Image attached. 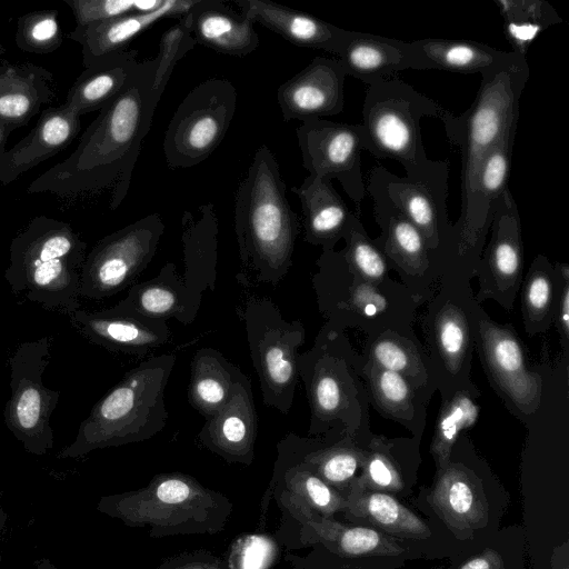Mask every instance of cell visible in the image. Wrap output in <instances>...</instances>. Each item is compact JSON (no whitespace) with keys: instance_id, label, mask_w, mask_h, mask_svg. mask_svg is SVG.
Listing matches in <instances>:
<instances>
[{"instance_id":"cell-43","label":"cell","mask_w":569,"mask_h":569,"mask_svg":"<svg viewBox=\"0 0 569 569\" xmlns=\"http://www.w3.org/2000/svg\"><path fill=\"white\" fill-rule=\"evenodd\" d=\"M380 387L385 397L393 402L402 401L408 393L405 380L396 371L386 370L380 377Z\"/></svg>"},{"instance_id":"cell-6","label":"cell","mask_w":569,"mask_h":569,"mask_svg":"<svg viewBox=\"0 0 569 569\" xmlns=\"http://www.w3.org/2000/svg\"><path fill=\"white\" fill-rule=\"evenodd\" d=\"M233 506L221 492L181 472L156 475L140 489L103 496L97 510L151 538L214 535L228 523Z\"/></svg>"},{"instance_id":"cell-33","label":"cell","mask_w":569,"mask_h":569,"mask_svg":"<svg viewBox=\"0 0 569 569\" xmlns=\"http://www.w3.org/2000/svg\"><path fill=\"white\" fill-rule=\"evenodd\" d=\"M166 2L167 0H64L76 20V28L68 38L74 41L93 24L124 14L153 12Z\"/></svg>"},{"instance_id":"cell-14","label":"cell","mask_w":569,"mask_h":569,"mask_svg":"<svg viewBox=\"0 0 569 569\" xmlns=\"http://www.w3.org/2000/svg\"><path fill=\"white\" fill-rule=\"evenodd\" d=\"M71 326L87 340L111 352L142 357L171 338L168 322L113 306L99 311L79 309Z\"/></svg>"},{"instance_id":"cell-44","label":"cell","mask_w":569,"mask_h":569,"mask_svg":"<svg viewBox=\"0 0 569 569\" xmlns=\"http://www.w3.org/2000/svg\"><path fill=\"white\" fill-rule=\"evenodd\" d=\"M440 340L447 353L457 355L463 345V330L458 322L447 320L441 326Z\"/></svg>"},{"instance_id":"cell-24","label":"cell","mask_w":569,"mask_h":569,"mask_svg":"<svg viewBox=\"0 0 569 569\" xmlns=\"http://www.w3.org/2000/svg\"><path fill=\"white\" fill-rule=\"evenodd\" d=\"M198 0H167L160 9L149 13H130L87 28L74 41L81 44L84 68L111 54L124 51L137 36L153 23L187 14Z\"/></svg>"},{"instance_id":"cell-39","label":"cell","mask_w":569,"mask_h":569,"mask_svg":"<svg viewBox=\"0 0 569 569\" xmlns=\"http://www.w3.org/2000/svg\"><path fill=\"white\" fill-rule=\"evenodd\" d=\"M362 487L381 492H398L402 488V481L395 469L383 456H372L361 478L356 479Z\"/></svg>"},{"instance_id":"cell-20","label":"cell","mask_w":569,"mask_h":569,"mask_svg":"<svg viewBox=\"0 0 569 569\" xmlns=\"http://www.w3.org/2000/svg\"><path fill=\"white\" fill-rule=\"evenodd\" d=\"M336 56L347 76L369 86L408 69L418 70L411 42L367 32L347 30Z\"/></svg>"},{"instance_id":"cell-34","label":"cell","mask_w":569,"mask_h":569,"mask_svg":"<svg viewBox=\"0 0 569 569\" xmlns=\"http://www.w3.org/2000/svg\"><path fill=\"white\" fill-rule=\"evenodd\" d=\"M299 458L327 485L342 493L348 490L359 468V456L342 448L327 451H307L301 439L291 433ZM343 495V493H342Z\"/></svg>"},{"instance_id":"cell-12","label":"cell","mask_w":569,"mask_h":569,"mask_svg":"<svg viewBox=\"0 0 569 569\" xmlns=\"http://www.w3.org/2000/svg\"><path fill=\"white\" fill-rule=\"evenodd\" d=\"M296 133L302 166L309 174L337 179L347 196L360 206L367 194L361 172V153L366 150L361 123L311 119L303 121Z\"/></svg>"},{"instance_id":"cell-13","label":"cell","mask_w":569,"mask_h":569,"mask_svg":"<svg viewBox=\"0 0 569 569\" xmlns=\"http://www.w3.org/2000/svg\"><path fill=\"white\" fill-rule=\"evenodd\" d=\"M448 176L447 160L430 159L405 177L376 166L367 182L377 187L430 242L451 228L447 213Z\"/></svg>"},{"instance_id":"cell-32","label":"cell","mask_w":569,"mask_h":569,"mask_svg":"<svg viewBox=\"0 0 569 569\" xmlns=\"http://www.w3.org/2000/svg\"><path fill=\"white\" fill-rule=\"evenodd\" d=\"M503 21V33L512 52L527 56L529 47L546 29L562 21L543 0H493Z\"/></svg>"},{"instance_id":"cell-23","label":"cell","mask_w":569,"mask_h":569,"mask_svg":"<svg viewBox=\"0 0 569 569\" xmlns=\"http://www.w3.org/2000/svg\"><path fill=\"white\" fill-rule=\"evenodd\" d=\"M186 19L196 42L216 52L243 57L259 46L254 23L222 0H198Z\"/></svg>"},{"instance_id":"cell-5","label":"cell","mask_w":569,"mask_h":569,"mask_svg":"<svg viewBox=\"0 0 569 569\" xmlns=\"http://www.w3.org/2000/svg\"><path fill=\"white\" fill-rule=\"evenodd\" d=\"M86 250L70 223L38 216L12 239L4 278L16 296L70 317L80 309Z\"/></svg>"},{"instance_id":"cell-8","label":"cell","mask_w":569,"mask_h":569,"mask_svg":"<svg viewBox=\"0 0 569 569\" xmlns=\"http://www.w3.org/2000/svg\"><path fill=\"white\" fill-rule=\"evenodd\" d=\"M242 318L249 352L267 407L288 415L299 379V348L305 342L300 321H287L268 297L247 300Z\"/></svg>"},{"instance_id":"cell-4","label":"cell","mask_w":569,"mask_h":569,"mask_svg":"<svg viewBox=\"0 0 569 569\" xmlns=\"http://www.w3.org/2000/svg\"><path fill=\"white\" fill-rule=\"evenodd\" d=\"M176 363L173 353L151 357L129 370L90 410L74 440L58 458H80L108 447L141 442L168 421L164 391Z\"/></svg>"},{"instance_id":"cell-50","label":"cell","mask_w":569,"mask_h":569,"mask_svg":"<svg viewBox=\"0 0 569 569\" xmlns=\"http://www.w3.org/2000/svg\"><path fill=\"white\" fill-rule=\"evenodd\" d=\"M568 295L566 293L563 303V322L566 327L568 326Z\"/></svg>"},{"instance_id":"cell-26","label":"cell","mask_w":569,"mask_h":569,"mask_svg":"<svg viewBox=\"0 0 569 569\" xmlns=\"http://www.w3.org/2000/svg\"><path fill=\"white\" fill-rule=\"evenodd\" d=\"M300 200L305 240L329 248L346 234L352 212L331 179L309 174L290 189Z\"/></svg>"},{"instance_id":"cell-38","label":"cell","mask_w":569,"mask_h":569,"mask_svg":"<svg viewBox=\"0 0 569 569\" xmlns=\"http://www.w3.org/2000/svg\"><path fill=\"white\" fill-rule=\"evenodd\" d=\"M477 409L473 403L467 399H461L452 409L443 417L439 427V442L437 453L441 460L448 457L449 447L455 441L458 432L476 419Z\"/></svg>"},{"instance_id":"cell-40","label":"cell","mask_w":569,"mask_h":569,"mask_svg":"<svg viewBox=\"0 0 569 569\" xmlns=\"http://www.w3.org/2000/svg\"><path fill=\"white\" fill-rule=\"evenodd\" d=\"M156 569H230V567L227 560L211 552L198 550L171 557Z\"/></svg>"},{"instance_id":"cell-35","label":"cell","mask_w":569,"mask_h":569,"mask_svg":"<svg viewBox=\"0 0 569 569\" xmlns=\"http://www.w3.org/2000/svg\"><path fill=\"white\" fill-rule=\"evenodd\" d=\"M63 33L53 9L38 10L21 16L17 23V47L29 53L47 54L62 44Z\"/></svg>"},{"instance_id":"cell-45","label":"cell","mask_w":569,"mask_h":569,"mask_svg":"<svg viewBox=\"0 0 569 569\" xmlns=\"http://www.w3.org/2000/svg\"><path fill=\"white\" fill-rule=\"evenodd\" d=\"M459 569H503V561L495 550H485L469 559Z\"/></svg>"},{"instance_id":"cell-19","label":"cell","mask_w":569,"mask_h":569,"mask_svg":"<svg viewBox=\"0 0 569 569\" xmlns=\"http://www.w3.org/2000/svg\"><path fill=\"white\" fill-rule=\"evenodd\" d=\"M277 535L288 550L316 545L348 557L397 556L403 551L387 533L365 526L343 525L336 519L319 518L280 527Z\"/></svg>"},{"instance_id":"cell-15","label":"cell","mask_w":569,"mask_h":569,"mask_svg":"<svg viewBox=\"0 0 569 569\" xmlns=\"http://www.w3.org/2000/svg\"><path fill=\"white\" fill-rule=\"evenodd\" d=\"M346 71L338 59L316 57L277 90L284 121L337 116L345 107Z\"/></svg>"},{"instance_id":"cell-17","label":"cell","mask_w":569,"mask_h":569,"mask_svg":"<svg viewBox=\"0 0 569 569\" xmlns=\"http://www.w3.org/2000/svg\"><path fill=\"white\" fill-rule=\"evenodd\" d=\"M206 287L200 280L180 274L173 262L164 264L157 277L134 283L116 306L143 316L176 319L183 325L194 321Z\"/></svg>"},{"instance_id":"cell-28","label":"cell","mask_w":569,"mask_h":569,"mask_svg":"<svg viewBox=\"0 0 569 569\" xmlns=\"http://www.w3.org/2000/svg\"><path fill=\"white\" fill-rule=\"evenodd\" d=\"M418 70H443L458 73H482L506 60L512 52L473 40L427 38L411 41Z\"/></svg>"},{"instance_id":"cell-47","label":"cell","mask_w":569,"mask_h":569,"mask_svg":"<svg viewBox=\"0 0 569 569\" xmlns=\"http://www.w3.org/2000/svg\"><path fill=\"white\" fill-rule=\"evenodd\" d=\"M10 133L8 128L0 121V158L6 151V143Z\"/></svg>"},{"instance_id":"cell-9","label":"cell","mask_w":569,"mask_h":569,"mask_svg":"<svg viewBox=\"0 0 569 569\" xmlns=\"http://www.w3.org/2000/svg\"><path fill=\"white\" fill-rule=\"evenodd\" d=\"M236 109L237 90L227 79H207L191 89L164 133L168 167L188 169L204 161L223 140Z\"/></svg>"},{"instance_id":"cell-25","label":"cell","mask_w":569,"mask_h":569,"mask_svg":"<svg viewBox=\"0 0 569 569\" xmlns=\"http://www.w3.org/2000/svg\"><path fill=\"white\" fill-rule=\"evenodd\" d=\"M345 498L343 512L352 522L401 538L430 536L426 522L387 492L366 489L353 479Z\"/></svg>"},{"instance_id":"cell-27","label":"cell","mask_w":569,"mask_h":569,"mask_svg":"<svg viewBox=\"0 0 569 569\" xmlns=\"http://www.w3.org/2000/svg\"><path fill=\"white\" fill-rule=\"evenodd\" d=\"M137 57V50H124L84 68L69 88L63 103L80 117L100 111L129 84L139 64Z\"/></svg>"},{"instance_id":"cell-49","label":"cell","mask_w":569,"mask_h":569,"mask_svg":"<svg viewBox=\"0 0 569 569\" xmlns=\"http://www.w3.org/2000/svg\"><path fill=\"white\" fill-rule=\"evenodd\" d=\"M33 569H58L49 559H41Z\"/></svg>"},{"instance_id":"cell-31","label":"cell","mask_w":569,"mask_h":569,"mask_svg":"<svg viewBox=\"0 0 569 569\" xmlns=\"http://www.w3.org/2000/svg\"><path fill=\"white\" fill-rule=\"evenodd\" d=\"M518 121L513 122L482 159L477 180V219L481 234L491 222L492 208L508 188Z\"/></svg>"},{"instance_id":"cell-11","label":"cell","mask_w":569,"mask_h":569,"mask_svg":"<svg viewBox=\"0 0 569 569\" xmlns=\"http://www.w3.org/2000/svg\"><path fill=\"white\" fill-rule=\"evenodd\" d=\"M163 232L161 217L150 213L99 240L80 271V298L101 300L129 287L151 262Z\"/></svg>"},{"instance_id":"cell-3","label":"cell","mask_w":569,"mask_h":569,"mask_svg":"<svg viewBox=\"0 0 569 569\" xmlns=\"http://www.w3.org/2000/svg\"><path fill=\"white\" fill-rule=\"evenodd\" d=\"M512 52V51H511ZM529 78L526 56L512 52L501 64L481 73L473 103L445 122L449 141L461 153V211L453 229L459 239L480 238L477 219V180L486 153L519 118V102Z\"/></svg>"},{"instance_id":"cell-18","label":"cell","mask_w":569,"mask_h":569,"mask_svg":"<svg viewBox=\"0 0 569 569\" xmlns=\"http://www.w3.org/2000/svg\"><path fill=\"white\" fill-rule=\"evenodd\" d=\"M80 127V116L66 103L47 108L32 130L0 158V182L7 186L62 151Z\"/></svg>"},{"instance_id":"cell-30","label":"cell","mask_w":569,"mask_h":569,"mask_svg":"<svg viewBox=\"0 0 569 569\" xmlns=\"http://www.w3.org/2000/svg\"><path fill=\"white\" fill-rule=\"evenodd\" d=\"M429 501L452 530L471 532L487 520L482 493L461 471L446 472L429 495Z\"/></svg>"},{"instance_id":"cell-10","label":"cell","mask_w":569,"mask_h":569,"mask_svg":"<svg viewBox=\"0 0 569 569\" xmlns=\"http://www.w3.org/2000/svg\"><path fill=\"white\" fill-rule=\"evenodd\" d=\"M50 338L20 343L10 356V398L3 417L4 423L23 449L43 456L54 446L50 418L60 392L49 389L42 376L50 362Z\"/></svg>"},{"instance_id":"cell-41","label":"cell","mask_w":569,"mask_h":569,"mask_svg":"<svg viewBox=\"0 0 569 569\" xmlns=\"http://www.w3.org/2000/svg\"><path fill=\"white\" fill-rule=\"evenodd\" d=\"M493 355L499 367L507 372H516L522 367V355L519 346L509 338L496 342Z\"/></svg>"},{"instance_id":"cell-16","label":"cell","mask_w":569,"mask_h":569,"mask_svg":"<svg viewBox=\"0 0 569 569\" xmlns=\"http://www.w3.org/2000/svg\"><path fill=\"white\" fill-rule=\"evenodd\" d=\"M257 433L258 416L251 380L243 373L229 401L206 420L197 439L227 462L250 466L254 460Z\"/></svg>"},{"instance_id":"cell-21","label":"cell","mask_w":569,"mask_h":569,"mask_svg":"<svg viewBox=\"0 0 569 569\" xmlns=\"http://www.w3.org/2000/svg\"><path fill=\"white\" fill-rule=\"evenodd\" d=\"M56 97L49 70L30 62H0V121L10 132L28 124Z\"/></svg>"},{"instance_id":"cell-36","label":"cell","mask_w":569,"mask_h":569,"mask_svg":"<svg viewBox=\"0 0 569 569\" xmlns=\"http://www.w3.org/2000/svg\"><path fill=\"white\" fill-rule=\"evenodd\" d=\"M197 44L186 14L167 29L159 41L153 88L162 96L177 62Z\"/></svg>"},{"instance_id":"cell-42","label":"cell","mask_w":569,"mask_h":569,"mask_svg":"<svg viewBox=\"0 0 569 569\" xmlns=\"http://www.w3.org/2000/svg\"><path fill=\"white\" fill-rule=\"evenodd\" d=\"M375 356L387 370L397 372L407 366L405 352L392 342H380L375 349Z\"/></svg>"},{"instance_id":"cell-7","label":"cell","mask_w":569,"mask_h":569,"mask_svg":"<svg viewBox=\"0 0 569 569\" xmlns=\"http://www.w3.org/2000/svg\"><path fill=\"white\" fill-rule=\"evenodd\" d=\"M452 113L398 76L368 87L362 104L366 150L378 159L401 163L406 173L430 159L425 150L420 122L426 117L445 122Z\"/></svg>"},{"instance_id":"cell-22","label":"cell","mask_w":569,"mask_h":569,"mask_svg":"<svg viewBox=\"0 0 569 569\" xmlns=\"http://www.w3.org/2000/svg\"><path fill=\"white\" fill-rule=\"evenodd\" d=\"M240 12L295 46L336 54L346 29L268 0H236Z\"/></svg>"},{"instance_id":"cell-2","label":"cell","mask_w":569,"mask_h":569,"mask_svg":"<svg viewBox=\"0 0 569 569\" xmlns=\"http://www.w3.org/2000/svg\"><path fill=\"white\" fill-rule=\"evenodd\" d=\"M279 164L257 149L234 200V230L242 263L260 282L277 284L292 266L300 222L287 197Z\"/></svg>"},{"instance_id":"cell-29","label":"cell","mask_w":569,"mask_h":569,"mask_svg":"<svg viewBox=\"0 0 569 569\" xmlns=\"http://www.w3.org/2000/svg\"><path fill=\"white\" fill-rule=\"evenodd\" d=\"M243 372L213 348L197 350L191 360L188 401L210 419L229 401Z\"/></svg>"},{"instance_id":"cell-1","label":"cell","mask_w":569,"mask_h":569,"mask_svg":"<svg viewBox=\"0 0 569 569\" xmlns=\"http://www.w3.org/2000/svg\"><path fill=\"white\" fill-rule=\"evenodd\" d=\"M156 61H139L126 89L103 107L78 146L28 186V193L57 196L97 192L112 187L110 209L126 198L142 140L161 96L154 90Z\"/></svg>"},{"instance_id":"cell-48","label":"cell","mask_w":569,"mask_h":569,"mask_svg":"<svg viewBox=\"0 0 569 569\" xmlns=\"http://www.w3.org/2000/svg\"><path fill=\"white\" fill-rule=\"evenodd\" d=\"M6 521H7V513H6V511L3 509V506H2V496H1V492H0V537L2 535V530L4 528ZM0 559H1V556H0Z\"/></svg>"},{"instance_id":"cell-46","label":"cell","mask_w":569,"mask_h":569,"mask_svg":"<svg viewBox=\"0 0 569 569\" xmlns=\"http://www.w3.org/2000/svg\"><path fill=\"white\" fill-rule=\"evenodd\" d=\"M550 287L548 281L545 278H536L530 287L528 292V298L535 308H543L549 301Z\"/></svg>"},{"instance_id":"cell-37","label":"cell","mask_w":569,"mask_h":569,"mask_svg":"<svg viewBox=\"0 0 569 569\" xmlns=\"http://www.w3.org/2000/svg\"><path fill=\"white\" fill-rule=\"evenodd\" d=\"M227 562L230 569H266L274 560L272 540L264 536H243L233 541Z\"/></svg>"}]
</instances>
